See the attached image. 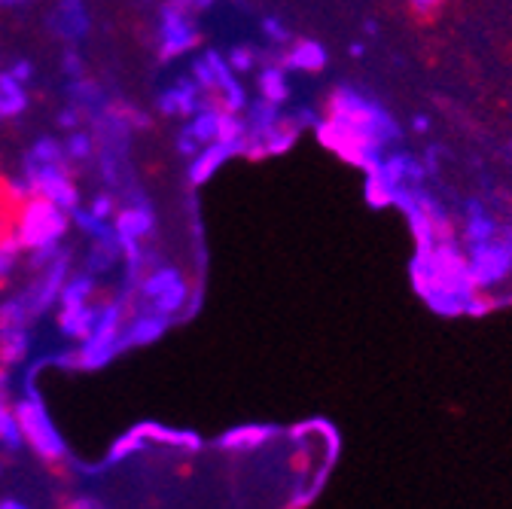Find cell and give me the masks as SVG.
<instances>
[{"mask_svg":"<svg viewBox=\"0 0 512 509\" xmlns=\"http://www.w3.org/2000/svg\"><path fill=\"white\" fill-rule=\"evenodd\" d=\"M71 229V211L58 208L46 196L31 193L28 202L19 211L16 220V235L22 250H37V247H52L61 244V238Z\"/></svg>","mask_w":512,"mask_h":509,"instance_id":"1","label":"cell"},{"mask_svg":"<svg viewBox=\"0 0 512 509\" xmlns=\"http://www.w3.org/2000/svg\"><path fill=\"white\" fill-rule=\"evenodd\" d=\"M16 418L22 424V433H25V442L31 445V449L43 458V461H61L64 455H68V442H64V436L58 433V427L52 424L40 394L31 388L28 381V397L19 400L16 406Z\"/></svg>","mask_w":512,"mask_h":509,"instance_id":"2","label":"cell"},{"mask_svg":"<svg viewBox=\"0 0 512 509\" xmlns=\"http://www.w3.org/2000/svg\"><path fill=\"white\" fill-rule=\"evenodd\" d=\"M122 321H125V302L110 299L98 305L95 333L77 351V363L83 369H104L122 351Z\"/></svg>","mask_w":512,"mask_h":509,"instance_id":"3","label":"cell"},{"mask_svg":"<svg viewBox=\"0 0 512 509\" xmlns=\"http://www.w3.org/2000/svg\"><path fill=\"white\" fill-rule=\"evenodd\" d=\"M138 299L144 302V311L174 317L189 302V284L183 272H177L174 266H156L144 272V278L138 281Z\"/></svg>","mask_w":512,"mask_h":509,"instance_id":"4","label":"cell"},{"mask_svg":"<svg viewBox=\"0 0 512 509\" xmlns=\"http://www.w3.org/2000/svg\"><path fill=\"white\" fill-rule=\"evenodd\" d=\"M25 186H28V193L46 196L64 211L80 208V189L68 165H37L25 159Z\"/></svg>","mask_w":512,"mask_h":509,"instance_id":"5","label":"cell"},{"mask_svg":"<svg viewBox=\"0 0 512 509\" xmlns=\"http://www.w3.org/2000/svg\"><path fill=\"white\" fill-rule=\"evenodd\" d=\"M68 272H71V250L61 247L58 257L46 269H40V278L22 293V302L31 311V317H40V314H46L55 305L64 281H68Z\"/></svg>","mask_w":512,"mask_h":509,"instance_id":"6","label":"cell"},{"mask_svg":"<svg viewBox=\"0 0 512 509\" xmlns=\"http://www.w3.org/2000/svg\"><path fill=\"white\" fill-rule=\"evenodd\" d=\"M196 43H199V31L186 16V7H180V4L165 7L162 19H159V55L168 61V58L189 52Z\"/></svg>","mask_w":512,"mask_h":509,"instance_id":"7","label":"cell"},{"mask_svg":"<svg viewBox=\"0 0 512 509\" xmlns=\"http://www.w3.org/2000/svg\"><path fill=\"white\" fill-rule=\"evenodd\" d=\"M512 266V247H503V244H476L473 250V260H470V278L476 287H491L497 284L500 278H506Z\"/></svg>","mask_w":512,"mask_h":509,"instance_id":"8","label":"cell"},{"mask_svg":"<svg viewBox=\"0 0 512 509\" xmlns=\"http://www.w3.org/2000/svg\"><path fill=\"white\" fill-rule=\"evenodd\" d=\"M46 22L58 40H68V43L83 40L89 34V16H86L83 0H58Z\"/></svg>","mask_w":512,"mask_h":509,"instance_id":"9","label":"cell"},{"mask_svg":"<svg viewBox=\"0 0 512 509\" xmlns=\"http://www.w3.org/2000/svg\"><path fill=\"white\" fill-rule=\"evenodd\" d=\"M171 324V317H162L156 311H138L128 327L122 330V348H141V345H153L156 339L165 336Z\"/></svg>","mask_w":512,"mask_h":509,"instance_id":"10","label":"cell"},{"mask_svg":"<svg viewBox=\"0 0 512 509\" xmlns=\"http://www.w3.org/2000/svg\"><path fill=\"white\" fill-rule=\"evenodd\" d=\"M55 324L61 330V336H68L74 342H86L92 333H95V324H98V308H92L89 302L86 305H61Z\"/></svg>","mask_w":512,"mask_h":509,"instance_id":"11","label":"cell"},{"mask_svg":"<svg viewBox=\"0 0 512 509\" xmlns=\"http://www.w3.org/2000/svg\"><path fill=\"white\" fill-rule=\"evenodd\" d=\"M199 83L189 80V77H180L171 89H165L159 95V110L165 116H192V110H199L202 101H199Z\"/></svg>","mask_w":512,"mask_h":509,"instance_id":"12","label":"cell"},{"mask_svg":"<svg viewBox=\"0 0 512 509\" xmlns=\"http://www.w3.org/2000/svg\"><path fill=\"white\" fill-rule=\"evenodd\" d=\"M238 150H244V141H238V144H229V141H214V144H208V147H202L199 153H196V159H192V165H189V183H205L232 153H238Z\"/></svg>","mask_w":512,"mask_h":509,"instance_id":"13","label":"cell"},{"mask_svg":"<svg viewBox=\"0 0 512 509\" xmlns=\"http://www.w3.org/2000/svg\"><path fill=\"white\" fill-rule=\"evenodd\" d=\"M113 229L119 238H147L156 226H153V214L147 208L144 199H135V208H119L116 217H113Z\"/></svg>","mask_w":512,"mask_h":509,"instance_id":"14","label":"cell"},{"mask_svg":"<svg viewBox=\"0 0 512 509\" xmlns=\"http://www.w3.org/2000/svg\"><path fill=\"white\" fill-rule=\"evenodd\" d=\"M31 354V333L25 327L4 330L0 333V363L4 366H19Z\"/></svg>","mask_w":512,"mask_h":509,"instance_id":"15","label":"cell"},{"mask_svg":"<svg viewBox=\"0 0 512 509\" xmlns=\"http://www.w3.org/2000/svg\"><path fill=\"white\" fill-rule=\"evenodd\" d=\"M327 65V49L324 46H317V43H311V40H299L293 49H290V55H287V68H293V71H308V74H314V71H320Z\"/></svg>","mask_w":512,"mask_h":509,"instance_id":"16","label":"cell"},{"mask_svg":"<svg viewBox=\"0 0 512 509\" xmlns=\"http://www.w3.org/2000/svg\"><path fill=\"white\" fill-rule=\"evenodd\" d=\"M25 107H28L25 86L19 80H13L10 74H0V122L19 116Z\"/></svg>","mask_w":512,"mask_h":509,"instance_id":"17","label":"cell"},{"mask_svg":"<svg viewBox=\"0 0 512 509\" xmlns=\"http://www.w3.org/2000/svg\"><path fill=\"white\" fill-rule=\"evenodd\" d=\"M95 287H98V281L92 272L68 275V281H64V287L58 293V302L61 305H86L95 296Z\"/></svg>","mask_w":512,"mask_h":509,"instance_id":"18","label":"cell"},{"mask_svg":"<svg viewBox=\"0 0 512 509\" xmlns=\"http://www.w3.org/2000/svg\"><path fill=\"white\" fill-rule=\"evenodd\" d=\"M22 442H25V433H22V424L16 418V409H10L7 403L0 406V445L10 452L22 449Z\"/></svg>","mask_w":512,"mask_h":509,"instance_id":"19","label":"cell"},{"mask_svg":"<svg viewBox=\"0 0 512 509\" xmlns=\"http://www.w3.org/2000/svg\"><path fill=\"white\" fill-rule=\"evenodd\" d=\"M260 92H263V101H269V104H284L287 101V95H290V83H287V77L278 71V68H266L263 74H260Z\"/></svg>","mask_w":512,"mask_h":509,"instance_id":"20","label":"cell"},{"mask_svg":"<svg viewBox=\"0 0 512 509\" xmlns=\"http://www.w3.org/2000/svg\"><path fill=\"white\" fill-rule=\"evenodd\" d=\"M28 159L37 162V165H68V153H64V144H58L55 138H40V141H34Z\"/></svg>","mask_w":512,"mask_h":509,"instance_id":"21","label":"cell"},{"mask_svg":"<svg viewBox=\"0 0 512 509\" xmlns=\"http://www.w3.org/2000/svg\"><path fill=\"white\" fill-rule=\"evenodd\" d=\"M34 321L31 311L25 308L22 296L19 299H7V302H0V333L4 330H16V327H28Z\"/></svg>","mask_w":512,"mask_h":509,"instance_id":"22","label":"cell"},{"mask_svg":"<svg viewBox=\"0 0 512 509\" xmlns=\"http://www.w3.org/2000/svg\"><path fill=\"white\" fill-rule=\"evenodd\" d=\"M269 433L272 430H266V427H238V430H229L223 436V445H226V449H250V445L263 442Z\"/></svg>","mask_w":512,"mask_h":509,"instance_id":"23","label":"cell"},{"mask_svg":"<svg viewBox=\"0 0 512 509\" xmlns=\"http://www.w3.org/2000/svg\"><path fill=\"white\" fill-rule=\"evenodd\" d=\"M64 153H68V162H86L92 159V138L86 132H74L68 141H64Z\"/></svg>","mask_w":512,"mask_h":509,"instance_id":"24","label":"cell"},{"mask_svg":"<svg viewBox=\"0 0 512 509\" xmlns=\"http://www.w3.org/2000/svg\"><path fill=\"white\" fill-rule=\"evenodd\" d=\"M253 61H256V55H253L250 46H235L232 55H229V68L241 74V71H250L253 68Z\"/></svg>","mask_w":512,"mask_h":509,"instance_id":"25","label":"cell"},{"mask_svg":"<svg viewBox=\"0 0 512 509\" xmlns=\"http://www.w3.org/2000/svg\"><path fill=\"white\" fill-rule=\"evenodd\" d=\"M80 119H83V110H80V107H74V104H71L68 110H61V113L55 116L58 129H64V132H77Z\"/></svg>","mask_w":512,"mask_h":509,"instance_id":"26","label":"cell"},{"mask_svg":"<svg viewBox=\"0 0 512 509\" xmlns=\"http://www.w3.org/2000/svg\"><path fill=\"white\" fill-rule=\"evenodd\" d=\"M92 214H95L98 220L116 217V202H113V196H107V193L95 196V199H92Z\"/></svg>","mask_w":512,"mask_h":509,"instance_id":"27","label":"cell"},{"mask_svg":"<svg viewBox=\"0 0 512 509\" xmlns=\"http://www.w3.org/2000/svg\"><path fill=\"white\" fill-rule=\"evenodd\" d=\"M61 68H64V74H68V77L80 80L83 77V58L74 49H68V52H64V58H61Z\"/></svg>","mask_w":512,"mask_h":509,"instance_id":"28","label":"cell"},{"mask_svg":"<svg viewBox=\"0 0 512 509\" xmlns=\"http://www.w3.org/2000/svg\"><path fill=\"white\" fill-rule=\"evenodd\" d=\"M263 34L275 43H287L290 40V31L278 22V19H263Z\"/></svg>","mask_w":512,"mask_h":509,"instance_id":"29","label":"cell"},{"mask_svg":"<svg viewBox=\"0 0 512 509\" xmlns=\"http://www.w3.org/2000/svg\"><path fill=\"white\" fill-rule=\"evenodd\" d=\"M7 74H10L13 80H19V83L25 86V83H31V80H34V65H31V61H16V65H13V68H10Z\"/></svg>","mask_w":512,"mask_h":509,"instance_id":"30","label":"cell"},{"mask_svg":"<svg viewBox=\"0 0 512 509\" xmlns=\"http://www.w3.org/2000/svg\"><path fill=\"white\" fill-rule=\"evenodd\" d=\"M68 509H110V506L101 503V500H95V497H77Z\"/></svg>","mask_w":512,"mask_h":509,"instance_id":"31","label":"cell"},{"mask_svg":"<svg viewBox=\"0 0 512 509\" xmlns=\"http://www.w3.org/2000/svg\"><path fill=\"white\" fill-rule=\"evenodd\" d=\"M0 509H31V506L22 500H0Z\"/></svg>","mask_w":512,"mask_h":509,"instance_id":"32","label":"cell"},{"mask_svg":"<svg viewBox=\"0 0 512 509\" xmlns=\"http://www.w3.org/2000/svg\"><path fill=\"white\" fill-rule=\"evenodd\" d=\"M412 4H418V7H436L439 0H412Z\"/></svg>","mask_w":512,"mask_h":509,"instance_id":"33","label":"cell"},{"mask_svg":"<svg viewBox=\"0 0 512 509\" xmlns=\"http://www.w3.org/2000/svg\"><path fill=\"white\" fill-rule=\"evenodd\" d=\"M7 403V394H0V406H4Z\"/></svg>","mask_w":512,"mask_h":509,"instance_id":"34","label":"cell"},{"mask_svg":"<svg viewBox=\"0 0 512 509\" xmlns=\"http://www.w3.org/2000/svg\"><path fill=\"white\" fill-rule=\"evenodd\" d=\"M0 4H13V0H0Z\"/></svg>","mask_w":512,"mask_h":509,"instance_id":"35","label":"cell"},{"mask_svg":"<svg viewBox=\"0 0 512 509\" xmlns=\"http://www.w3.org/2000/svg\"><path fill=\"white\" fill-rule=\"evenodd\" d=\"M13 4H16V0H13Z\"/></svg>","mask_w":512,"mask_h":509,"instance_id":"36","label":"cell"}]
</instances>
